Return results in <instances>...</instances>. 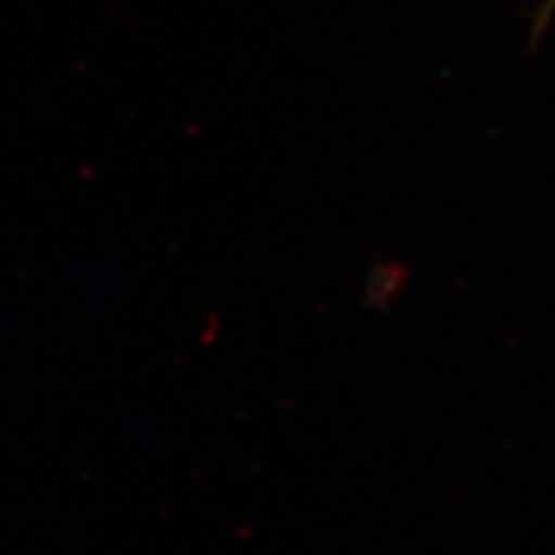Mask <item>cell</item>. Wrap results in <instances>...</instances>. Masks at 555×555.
<instances>
[{"mask_svg": "<svg viewBox=\"0 0 555 555\" xmlns=\"http://www.w3.org/2000/svg\"><path fill=\"white\" fill-rule=\"evenodd\" d=\"M553 11H555V0H545L543 11L538 13V26H545L547 24V16H551Z\"/></svg>", "mask_w": 555, "mask_h": 555, "instance_id": "1", "label": "cell"}]
</instances>
